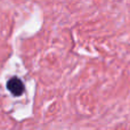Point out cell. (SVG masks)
<instances>
[{"instance_id": "obj_1", "label": "cell", "mask_w": 130, "mask_h": 130, "mask_svg": "<svg viewBox=\"0 0 130 130\" xmlns=\"http://www.w3.org/2000/svg\"><path fill=\"white\" fill-rule=\"evenodd\" d=\"M7 89L10 91V94L13 96H21L24 92L25 87L21 79H18L17 76H13L7 82Z\"/></svg>"}]
</instances>
